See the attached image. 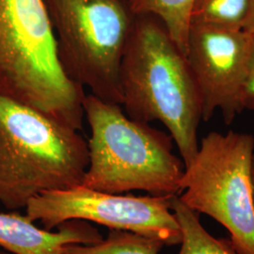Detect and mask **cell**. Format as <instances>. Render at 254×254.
<instances>
[{
    "label": "cell",
    "instance_id": "6da1fadb",
    "mask_svg": "<svg viewBox=\"0 0 254 254\" xmlns=\"http://www.w3.org/2000/svg\"><path fill=\"white\" fill-rule=\"evenodd\" d=\"M120 87L127 116L161 123L188 167L199 150L200 96L186 55L153 15H135L120 67Z\"/></svg>",
    "mask_w": 254,
    "mask_h": 254
},
{
    "label": "cell",
    "instance_id": "7a4b0ae2",
    "mask_svg": "<svg viewBox=\"0 0 254 254\" xmlns=\"http://www.w3.org/2000/svg\"><path fill=\"white\" fill-rule=\"evenodd\" d=\"M0 94L82 129L86 94L64 73L45 0H0Z\"/></svg>",
    "mask_w": 254,
    "mask_h": 254
},
{
    "label": "cell",
    "instance_id": "3957f363",
    "mask_svg": "<svg viewBox=\"0 0 254 254\" xmlns=\"http://www.w3.org/2000/svg\"><path fill=\"white\" fill-rule=\"evenodd\" d=\"M78 132L0 94V204L26 208L44 192L82 185L89 146Z\"/></svg>",
    "mask_w": 254,
    "mask_h": 254
},
{
    "label": "cell",
    "instance_id": "277c9868",
    "mask_svg": "<svg viewBox=\"0 0 254 254\" xmlns=\"http://www.w3.org/2000/svg\"><path fill=\"white\" fill-rule=\"evenodd\" d=\"M83 109L91 128L83 186L112 194H181L185 164L173 153L172 136L128 117L120 105L91 93L86 94Z\"/></svg>",
    "mask_w": 254,
    "mask_h": 254
},
{
    "label": "cell",
    "instance_id": "5b68a950",
    "mask_svg": "<svg viewBox=\"0 0 254 254\" xmlns=\"http://www.w3.org/2000/svg\"><path fill=\"white\" fill-rule=\"evenodd\" d=\"M66 75L122 105L120 67L135 14L128 0H45Z\"/></svg>",
    "mask_w": 254,
    "mask_h": 254
},
{
    "label": "cell",
    "instance_id": "8992f818",
    "mask_svg": "<svg viewBox=\"0 0 254 254\" xmlns=\"http://www.w3.org/2000/svg\"><path fill=\"white\" fill-rule=\"evenodd\" d=\"M254 157L251 134L211 132L180 180L182 202L226 228L238 254H254Z\"/></svg>",
    "mask_w": 254,
    "mask_h": 254
},
{
    "label": "cell",
    "instance_id": "52a82bcc",
    "mask_svg": "<svg viewBox=\"0 0 254 254\" xmlns=\"http://www.w3.org/2000/svg\"><path fill=\"white\" fill-rule=\"evenodd\" d=\"M176 195L134 196L94 190L83 185L46 191L28 201L26 215L51 231L71 220H87L179 245L180 225L172 210Z\"/></svg>",
    "mask_w": 254,
    "mask_h": 254
},
{
    "label": "cell",
    "instance_id": "ba28073f",
    "mask_svg": "<svg viewBox=\"0 0 254 254\" xmlns=\"http://www.w3.org/2000/svg\"><path fill=\"white\" fill-rule=\"evenodd\" d=\"M251 41L243 29L190 24L186 57L199 92L202 121L219 112L229 126L243 111L240 94Z\"/></svg>",
    "mask_w": 254,
    "mask_h": 254
},
{
    "label": "cell",
    "instance_id": "9c48e42d",
    "mask_svg": "<svg viewBox=\"0 0 254 254\" xmlns=\"http://www.w3.org/2000/svg\"><path fill=\"white\" fill-rule=\"evenodd\" d=\"M103 236L82 222H65L59 232L41 229L35 221L18 213H0V248L14 254H65L68 246L91 245Z\"/></svg>",
    "mask_w": 254,
    "mask_h": 254
},
{
    "label": "cell",
    "instance_id": "30bf717a",
    "mask_svg": "<svg viewBox=\"0 0 254 254\" xmlns=\"http://www.w3.org/2000/svg\"><path fill=\"white\" fill-rule=\"evenodd\" d=\"M172 210L181 228L178 254H238L231 240L210 235L200 223V214L183 203L178 195L172 199Z\"/></svg>",
    "mask_w": 254,
    "mask_h": 254
},
{
    "label": "cell",
    "instance_id": "8fae6325",
    "mask_svg": "<svg viewBox=\"0 0 254 254\" xmlns=\"http://www.w3.org/2000/svg\"><path fill=\"white\" fill-rule=\"evenodd\" d=\"M194 2L195 0H128L135 15H153L159 19L185 55Z\"/></svg>",
    "mask_w": 254,
    "mask_h": 254
},
{
    "label": "cell",
    "instance_id": "7c38bea8",
    "mask_svg": "<svg viewBox=\"0 0 254 254\" xmlns=\"http://www.w3.org/2000/svg\"><path fill=\"white\" fill-rule=\"evenodd\" d=\"M165 247L162 241L127 231L111 230L100 242L68 246L65 254H158Z\"/></svg>",
    "mask_w": 254,
    "mask_h": 254
},
{
    "label": "cell",
    "instance_id": "4fadbf2b",
    "mask_svg": "<svg viewBox=\"0 0 254 254\" xmlns=\"http://www.w3.org/2000/svg\"><path fill=\"white\" fill-rule=\"evenodd\" d=\"M252 0H195L191 24L243 29Z\"/></svg>",
    "mask_w": 254,
    "mask_h": 254
},
{
    "label": "cell",
    "instance_id": "5bb4252c",
    "mask_svg": "<svg viewBox=\"0 0 254 254\" xmlns=\"http://www.w3.org/2000/svg\"><path fill=\"white\" fill-rule=\"evenodd\" d=\"M251 35V48L240 94V104L242 110L254 111V34Z\"/></svg>",
    "mask_w": 254,
    "mask_h": 254
},
{
    "label": "cell",
    "instance_id": "9a60e30c",
    "mask_svg": "<svg viewBox=\"0 0 254 254\" xmlns=\"http://www.w3.org/2000/svg\"><path fill=\"white\" fill-rule=\"evenodd\" d=\"M243 30H245L246 32L250 34H254V0H252L251 9L246 20Z\"/></svg>",
    "mask_w": 254,
    "mask_h": 254
},
{
    "label": "cell",
    "instance_id": "2e32d148",
    "mask_svg": "<svg viewBox=\"0 0 254 254\" xmlns=\"http://www.w3.org/2000/svg\"><path fill=\"white\" fill-rule=\"evenodd\" d=\"M252 185H253V200L254 205V157L253 161V168H252Z\"/></svg>",
    "mask_w": 254,
    "mask_h": 254
},
{
    "label": "cell",
    "instance_id": "e0dca14e",
    "mask_svg": "<svg viewBox=\"0 0 254 254\" xmlns=\"http://www.w3.org/2000/svg\"><path fill=\"white\" fill-rule=\"evenodd\" d=\"M0 254H12V253H9L8 251H6V250H4V249H2V248H0Z\"/></svg>",
    "mask_w": 254,
    "mask_h": 254
}]
</instances>
